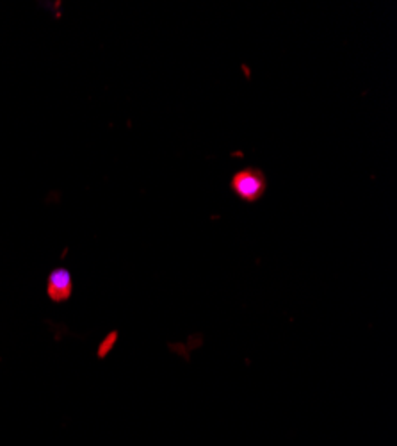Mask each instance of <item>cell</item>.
<instances>
[{
  "label": "cell",
  "mask_w": 397,
  "mask_h": 446,
  "mask_svg": "<svg viewBox=\"0 0 397 446\" xmlns=\"http://www.w3.org/2000/svg\"><path fill=\"white\" fill-rule=\"evenodd\" d=\"M47 295L52 302H68L73 295V277L68 268H54L47 277Z\"/></svg>",
  "instance_id": "2"
},
{
  "label": "cell",
  "mask_w": 397,
  "mask_h": 446,
  "mask_svg": "<svg viewBox=\"0 0 397 446\" xmlns=\"http://www.w3.org/2000/svg\"><path fill=\"white\" fill-rule=\"evenodd\" d=\"M230 192L244 204H257L267 192V175L258 166H242L230 177Z\"/></svg>",
  "instance_id": "1"
},
{
  "label": "cell",
  "mask_w": 397,
  "mask_h": 446,
  "mask_svg": "<svg viewBox=\"0 0 397 446\" xmlns=\"http://www.w3.org/2000/svg\"><path fill=\"white\" fill-rule=\"evenodd\" d=\"M116 343H118V332H116V331L109 332V334H107V336L104 337V340H101V343L98 344L97 355L100 357V359H104V357H107V355H109L110 350L115 349V344Z\"/></svg>",
  "instance_id": "3"
}]
</instances>
